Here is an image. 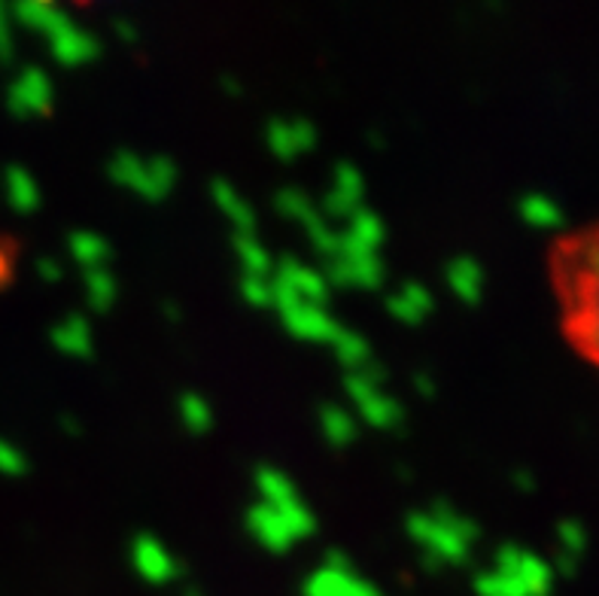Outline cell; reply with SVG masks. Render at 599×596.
I'll return each instance as SVG.
<instances>
[{
    "instance_id": "6da1fadb",
    "label": "cell",
    "mask_w": 599,
    "mask_h": 596,
    "mask_svg": "<svg viewBox=\"0 0 599 596\" xmlns=\"http://www.w3.org/2000/svg\"><path fill=\"white\" fill-rule=\"evenodd\" d=\"M557 271L569 332L599 366V226L563 247Z\"/></svg>"
},
{
    "instance_id": "7a4b0ae2",
    "label": "cell",
    "mask_w": 599,
    "mask_h": 596,
    "mask_svg": "<svg viewBox=\"0 0 599 596\" xmlns=\"http://www.w3.org/2000/svg\"><path fill=\"white\" fill-rule=\"evenodd\" d=\"M107 174L113 183L138 192L146 202H162L177 183V165L167 155L143 159V155L128 153V150L113 153V159L107 162Z\"/></svg>"
},
{
    "instance_id": "3957f363",
    "label": "cell",
    "mask_w": 599,
    "mask_h": 596,
    "mask_svg": "<svg viewBox=\"0 0 599 596\" xmlns=\"http://www.w3.org/2000/svg\"><path fill=\"white\" fill-rule=\"evenodd\" d=\"M383 383H374L371 378H366L362 371H347L345 390L350 395V402L357 405V414L369 426H378V430H393L402 423V405L395 402L393 395H386L381 390Z\"/></svg>"
},
{
    "instance_id": "277c9868",
    "label": "cell",
    "mask_w": 599,
    "mask_h": 596,
    "mask_svg": "<svg viewBox=\"0 0 599 596\" xmlns=\"http://www.w3.org/2000/svg\"><path fill=\"white\" fill-rule=\"evenodd\" d=\"M405 530L423 548V554H429L438 563H462V560L469 557V545L472 542L450 533L429 511H411L409 520H405Z\"/></svg>"
},
{
    "instance_id": "5b68a950",
    "label": "cell",
    "mask_w": 599,
    "mask_h": 596,
    "mask_svg": "<svg viewBox=\"0 0 599 596\" xmlns=\"http://www.w3.org/2000/svg\"><path fill=\"white\" fill-rule=\"evenodd\" d=\"M52 79L43 67H22L19 77L10 83L7 89V107L10 113L19 116V119H28V116H43L50 113L52 107Z\"/></svg>"
},
{
    "instance_id": "8992f818",
    "label": "cell",
    "mask_w": 599,
    "mask_h": 596,
    "mask_svg": "<svg viewBox=\"0 0 599 596\" xmlns=\"http://www.w3.org/2000/svg\"><path fill=\"white\" fill-rule=\"evenodd\" d=\"M283 326L290 335L311 344H331L335 335L341 332V323L331 317L323 305H311V302H293L277 311Z\"/></svg>"
},
{
    "instance_id": "52a82bcc",
    "label": "cell",
    "mask_w": 599,
    "mask_h": 596,
    "mask_svg": "<svg viewBox=\"0 0 599 596\" xmlns=\"http://www.w3.org/2000/svg\"><path fill=\"white\" fill-rule=\"evenodd\" d=\"M131 563L143 582L150 584H171L179 578L177 557L150 533H141L131 542Z\"/></svg>"
},
{
    "instance_id": "ba28073f",
    "label": "cell",
    "mask_w": 599,
    "mask_h": 596,
    "mask_svg": "<svg viewBox=\"0 0 599 596\" xmlns=\"http://www.w3.org/2000/svg\"><path fill=\"white\" fill-rule=\"evenodd\" d=\"M274 280L286 283L290 290L302 299V302H311V305H326L329 299V280L317 268L298 262L293 256H283L281 262H274Z\"/></svg>"
},
{
    "instance_id": "9c48e42d",
    "label": "cell",
    "mask_w": 599,
    "mask_h": 596,
    "mask_svg": "<svg viewBox=\"0 0 599 596\" xmlns=\"http://www.w3.org/2000/svg\"><path fill=\"white\" fill-rule=\"evenodd\" d=\"M265 143L277 159H295L317 147V128L307 119H271L265 126Z\"/></svg>"
},
{
    "instance_id": "30bf717a",
    "label": "cell",
    "mask_w": 599,
    "mask_h": 596,
    "mask_svg": "<svg viewBox=\"0 0 599 596\" xmlns=\"http://www.w3.org/2000/svg\"><path fill=\"white\" fill-rule=\"evenodd\" d=\"M383 223L381 216L369 210V207H359L347 219V231H341V250L338 256H371L378 253V247L383 243ZM335 256V259H338Z\"/></svg>"
},
{
    "instance_id": "8fae6325",
    "label": "cell",
    "mask_w": 599,
    "mask_h": 596,
    "mask_svg": "<svg viewBox=\"0 0 599 596\" xmlns=\"http://www.w3.org/2000/svg\"><path fill=\"white\" fill-rule=\"evenodd\" d=\"M329 283L338 286H362V290H374L383 283V266L378 253L371 256H338L329 259V268L323 271Z\"/></svg>"
},
{
    "instance_id": "7c38bea8",
    "label": "cell",
    "mask_w": 599,
    "mask_h": 596,
    "mask_svg": "<svg viewBox=\"0 0 599 596\" xmlns=\"http://www.w3.org/2000/svg\"><path fill=\"white\" fill-rule=\"evenodd\" d=\"M19 25L37 31L43 37H55L58 31L74 25V15L67 13L58 3H50V0H19L13 10H10Z\"/></svg>"
},
{
    "instance_id": "4fadbf2b",
    "label": "cell",
    "mask_w": 599,
    "mask_h": 596,
    "mask_svg": "<svg viewBox=\"0 0 599 596\" xmlns=\"http://www.w3.org/2000/svg\"><path fill=\"white\" fill-rule=\"evenodd\" d=\"M247 530L253 533V539L262 548L269 551H286L290 545H295L293 530L286 527V520L277 508L265 506V502H255L250 511H247Z\"/></svg>"
},
{
    "instance_id": "5bb4252c",
    "label": "cell",
    "mask_w": 599,
    "mask_h": 596,
    "mask_svg": "<svg viewBox=\"0 0 599 596\" xmlns=\"http://www.w3.org/2000/svg\"><path fill=\"white\" fill-rule=\"evenodd\" d=\"M46 43H50L52 58L58 64H67V67H77V64L91 62V58H98V52H101L98 37H95L91 31H86L83 25H77V22L70 28H64V31H58V34L46 40Z\"/></svg>"
},
{
    "instance_id": "9a60e30c",
    "label": "cell",
    "mask_w": 599,
    "mask_h": 596,
    "mask_svg": "<svg viewBox=\"0 0 599 596\" xmlns=\"http://www.w3.org/2000/svg\"><path fill=\"white\" fill-rule=\"evenodd\" d=\"M305 596H381L378 587L362 582L357 572H331L319 566L305 582Z\"/></svg>"
},
{
    "instance_id": "2e32d148",
    "label": "cell",
    "mask_w": 599,
    "mask_h": 596,
    "mask_svg": "<svg viewBox=\"0 0 599 596\" xmlns=\"http://www.w3.org/2000/svg\"><path fill=\"white\" fill-rule=\"evenodd\" d=\"M210 195H214V204L222 210V216L235 226L238 235H253L255 229L253 204L247 202L241 192L231 186L229 180H214V183H210Z\"/></svg>"
},
{
    "instance_id": "e0dca14e",
    "label": "cell",
    "mask_w": 599,
    "mask_h": 596,
    "mask_svg": "<svg viewBox=\"0 0 599 596\" xmlns=\"http://www.w3.org/2000/svg\"><path fill=\"white\" fill-rule=\"evenodd\" d=\"M386 311L393 314L399 323H421L429 311H433V292L426 290L423 283H402L399 292H393L386 299Z\"/></svg>"
},
{
    "instance_id": "ac0fdd59",
    "label": "cell",
    "mask_w": 599,
    "mask_h": 596,
    "mask_svg": "<svg viewBox=\"0 0 599 596\" xmlns=\"http://www.w3.org/2000/svg\"><path fill=\"white\" fill-rule=\"evenodd\" d=\"M52 344L67 356H83L91 354V347H95V335H91L89 319L79 317V314H67V317L52 329Z\"/></svg>"
},
{
    "instance_id": "d6986e66",
    "label": "cell",
    "mask_w": 599,
    "mask_h": 596,
    "mask_svg": "<svg viewBox=\"0 0 599 596\" xmlns=\"http://www.w3.org/2000/svg\"><path fill=\"white\" fill-rule=\"evenodd\" d=\"M3 192H7V202L13 204L15 210H22V214L37 210L40 186L28 167L22 165L7 167V171H3Z\"/></svg>"
},
{
    "instance_id": "ffe728a7",
    "label": "cell",
    "mask_w": 599,
    "mask_h": 596,
    "mask_svg": "<svg viewBox=\"0 0 599 596\" xmlns=\"http://www.w3.org/2000/svg\"><path fill=\"white\" fill-rule=\"evenodd\" d=\"M255 490H259V502H265L271 508H281L286 502H295L298 499V490L295 484L290 481V475H283L281 469L274 466H259L255 469Z\"/></svg>"
},
{
    "instance_id": "44dd1931",
    "label": "cell",
    "mask_w": 599,
    "mask_h": 596,
    "mask_svg": "<svg viewBox=\"0 0 599 596\" xmlns=\"http://www.w3.org/2000/svg\"><path fill=\"white\" fill-rule=\"evenodd\" d=\"M319 432L331 447H345L357 438V418L341 405L319 408Z\"/></svg>"
},
{
    "instance_id": "7402d4cb",
    "label": "cell",
    "mask_w": 599,
    "mask_h": 596,
    "mask_svg": "<svg viewBox=\"0 0 599 596\" xmlns=\"http://www.w3.org/2000/svg\"><path fill=\"white\" fill-rule=\"evenodd\" d=\"M235 253H238L243 274H255V278H271L274 274V259L255 235H238L235 231Z\"/></svg>"
},
{
    "instance_id": "603a6c76",
    "label": "cell",
    "mask_w": 599,
    "mask_h": 596,
    "mask_svg": "<svg viewBox=\"0 0 599 596\" xmlns=\"http://www.w3.org/2000/svg\"><path fill=\"white\" fill-rule=\"evenodd\" d=\"M67 250H70V256H74L83 268L107 266V259H110V243H107V238L89 229L74 231V235L67 238Z\"/></svg>"
},
{
    "instance_id": "cb8c5ba5",
    "label": "cell",
    "mask_w": 599,
    "mask_h": 596,
    "mask_svg": "<svg viewBox=\"0 0 599 596\" xmlns=\"http://www.w3.org/2000/svg\"><path fill=\"white\" fill-rule=\"evenodd\" d=\"M447 286L457 292L462 302H475L481 295V268L475 259L459 256L447 266Z\"/></svg>"
},
{
    "instance_id": "d4e9b609",
    "label": "cell",
    "mask_w": 599,
    "mask_h": 596,
    "mask_svg": "<svg viewBox=\"0 0 599 596\" xmlns=\"http://www.w3.org/2000/svg\"><path fill=\"white\" fill-rule=\"evenodd\" d=\"M83 283H86V299H89V305L95 311H107L116 302V295H119V283H116L113 271L107 266L86 268Z\"/></svg>"
},
{
    "instance_id": "484cf974",
    "label": "cell",
    "mask_w": 599,
    "mask_h": 596,
    "mask_svg": "<svg viewBox=\"0 0 599 596\" xmlns=\"http://www.w3.org/2000/svg\"><path fill=\"white\" fill-rule=\"evenodd\" d=\"M331 347H335V356H338V359H341V362H345L350 371H357V368H362L371 359L369 342H366L359 332L345 329V326H341V332L335 335Z\"/></svg>"
},
{
    "instance_id": "4316f807",
    "label": "cell",
    "mask_w": 599,
    "mask_h": 596,
    "mask_svg": "<svg viewBox=\"0 0 599 596\" xmlns=\"http://www.w3.org/2000/svg\"><path fill=\"white\" fill-rule=\"evenodd\" d=\"M177 414L179 420H183V426H186L189 432H195V435H202V432H207L210 426H214V408L207 405L205 395H198V393L179 395Z\"/></svg>"
},
{
    "instance_id": "83f0119b",
    "label": "cell",
    "mask_w": 599,
    "mask_h": 596,
    "mask_svg": "<svg viewBox=\"0 0 599 596\" xmlns=\"http://www.w3.org/2000/svg\"><path fill=\"white\" fill-rule=\"evenodd\" d=\"M274 207L281 210L286 219H293V223H302L305 226L307 219H314L319 214L314 202L307 198L302 189H293V186H286V189L277 192V198H274Z\"/></svg>"
},
{
    "instance_id": "f1b7e54d",
    "label": "cell",
    "mask_w": 599,
    "mask_h": 596,
    "mask_svg": "<svg viewBox=\"0 0 599 596\" xmlns=\"http://www.w3.org/2000/svg\"><path fill=\"white\" fill-rule=\"evenodd\" d=\"M305 231L317 253H323L326 259H335V256H338V250H341V231L331 229L329 219H323V216L317 214L314 219H307Z\"/></svg>"
},
{
    "instance_id": "f546056e",
    "label": "cell",
    "mask_w": 599,
    "mask_h": 596,
    "mask_svg": "<svg viewBox=\"0 0 599 596\" xmlns=\"http://www.w3.org/2000/svg\"><path fill=\"white\" fill-rule=\"evenodd\" d=\"M331 189L341 192V195H347V198H353V202H362L366 180H362L357 165L341 162V165H335V174H331Z\"/></svg>"
},
{
    "instance_id": "4dcf8cb0",
    "label": "cell",
    "mask_w": 599,
    "mask_h": 596,
    "mask_svg": "<svg viewBox=\"0 0 599 596\" xmlns=\"http://www.w3.org/2000/svg\"><path fill=\"white\" fill-rule=\"evenodd\" d=\"M429 514H433L442 527H447L450 533L462 535L466 542H472L475 539V523L469 518H462L459 511H454V508L447 506V502H433V508H429Z\"/></svg>"
},
{
    "instance_id": "1f68e13d",
    "label": "cell",
    "mask_w": 599,
    "mask_h": 596,
    "mask_svg": "<svg viewBox=\"0 0 599 596\" xmlns=\"http://www.w3.org/2000/svg\"><path fill=\"white\" fill-rule=\"evenodd\" d=\"M241 295L247 305L253 307H271L274 305V290H271V278H255V274H243L241 278Z\"/></svg>"
},
{
    "instance_id": "d6a6232c",
    "label": "cell",
    "mask_w": 599,
    "mask_h": 596,
    "mask_svg": "<svg viewBox=\"0 0 599 596\" xmlns=\"http://www.w3.org/2000/svg\"><path fill=\"white\" fill-rule=\"evenodd\" d=\"M28 469L25 454L13 442L0 438V475H22Z\"/></svg>"
},
{
    "instance_id": "836d02e7",
    "label": "cell",
    "mask_w": 599,
    "mask_h": 596,
    "mask_svg": "<svg viewBox=\"0 0 599 596\" xmlns=\"http://www.w3.org/2000/svg\"><path fill=\"white\" fill-rule=\"evenodd\" d=\"M13 15L0 3V62H10L13 58Z\"/></svg>"
},
{
    "instance_id": "e575fe53",
    "label": "cell",
    "mask_w": 599,
    "mask_h": 596,
    "mask_svg": "<svg viewBox=\"0 0 599 596\" xmlns=\"http://www.w3.org/2000/svg\"><path fill=\"white\" fill-rule=\"evenodd\" d=\"M523 214H526V219H533V223H557L554 207L548 202H542V198H530V202L523 204Z\"/></svg>"
},
{
    "instance_id": "d590c367",
    "label": "cell",
    "mask_w": 599,
    "mask_h": 596,
    "mask_svg": "<svg viewBox=\"0 0 599 596\" xmlns=\"http://www.w3.org/2000/svg\"><path fill=\"white\" fill-rule=\"evenodd\" d=\"M37 274L43 280H62V262L58 259H52V256H40L37 259Z\"/></svg>"
},
{
    "instance_id": "8d00e7d4",
    "label": "cell",
    "mask_w": 599,
    "mask_h": 596,
    "mask_svg": "<svg viewBox=\"0 0 599 596\" xmlns=\"http://www.w3.org/2000/svg\"><path fill=\"white\" fill-rule=\"evenodd\" d=\"M323 570H331V572H353V566H350V557H347L345 551H338V548H331L329 554H326V563H323Z\"/></svg>"
},
{
    "instance_id": "74e56055",
    "label": "cell",
    "mask_w": 599,
    "mask_h": 596,
    "mask_svg": "<svg viewBox=\"0 0 599 596\" xmlns=\"http://www.w3.org/2000/svg\"><path fill=\"white\" fill-rule=\"evenodd\" d=\"M113 31L122 40H128V43H134V40H138V25H134L131 19H126V15H116Z\"/></svg>"
},
{
    "instance_id": "f35d334b",
    "label": "cell",
    "mask_w": 599,
    "mask_h": 596,
    "mask_svg": "<svg viewBox=\"0 0 599 596\" xmlns=\"http://www.w3.org/2000/svg\"><path fill=\"white\" fill-rule=\"evenodd\" d=\"M414 387H417V390H421V395H426V399L435 393V381L429 378V375H423V371H417V375H414Z\"/></svg>"
},
{
    "instance_id": "ab89813d",
    "label": "cell",
    "mask_w": 599,
    "mask_h": 596,
    "mask_svg": "<svg viewBox=\"0 0 599 596\" xmlns=\"http://www.w3.org/2000/svg\"><path fill=\"white\" fill-rule=\"evenodd\" d=\"M7 278H10V259H7L3 247H0V286L7 283Z\"/></svg>"
},
{
    "instance_id": "60d3db41",
    "label": "cell",
    "mask_w": 599,
    "mask_h": 596,
    "mask_svg": "<svg viewBox=\"0 0 599 596\" xmlns=\"http://www.w3.org/2000/svg\"><path fill=\"white\" fill-rule=\"evenodd\" d=\"M222 86H226V91H231V95H241V86H238L231 77H222Z\"/></svg>"
},
{
    "instance_id": "b9f144b4",
    "label": "cell",
    "mask_w": 599,
    "mask_h": 596,
    "mask_svg": "<svg viewBox=\"0 0 599 596\" xmlns=\"http://www.w3.org/2000/svg\"><path fill=\"white\" fill-rule=\"evenodd\" d=\"M165 314H167V319H179V307L177 305H165Z\"/></svg>"
},
{
    "instance_id": "7bdbcfd3",
    "label": "cell",
    "mask_w": 599,
    "mask_h": 596,
    "mask_svg": "<svg viewBox=\"0 0 599 596\" xmlns=\"http://www.w3.org/2000/svg\"><path fill=\"white\" fill-rule=\"evenodd\" d=\"M186 596H202V594H198V590H195V587H189V590H186Z\"/></svg>"
}]
</instances>
